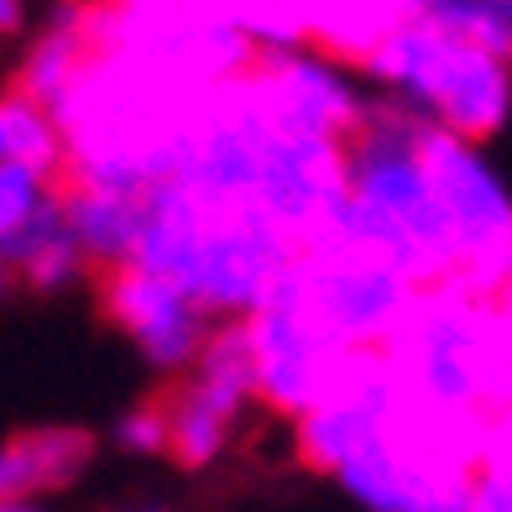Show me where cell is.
<instances>
[{"mask_svg": "<svg viewBox=\"0 0 512 512\" xmlns=\"http://www.w3.org/2000/svg\"><path fill=\"white\" fill-rule=\"evenodd\" d=\"M58 199H63V215L89 256V267L115 272V267L136 262L142 225H147V194L100 189V183H68V189H58Z\"/></svg>", "mask_w": 512, "mask_h": 512, "instance_id": "4fadbf2b", "label": "cell"}, {"mask_svg": "<svg viewBox=\"0 0 512 512\" xmlns=\"http://www.w3.org/2000/svg\"><path fill=\"white\" fill-rule=\"evenodd\" d=\"M0 512H48L42 502H0Z\"/></svg>", "mask_w": 512, "mask_h": 512, "instance_id": "44dd1931", "label": "cell"}, {"mask_svg": "<svg viewBox=\"0 0 512 512\" xmlns=\"http://www.w3.org/2000/svg\"><path fill=\"white\" fill-rule=\"evenodd\" d=\"M115 445L131 455H168V408L162 403H136L115 418Z\"/></svg>", "mask_w": 512, "mask_h": 512, "instance_id": "ac0fdd59", "label": "cell"}, {"mask_svg": "<svg viewBox=\"0 0 512 512\" xmlns=\"http://www.w3.org/2000/svg\"><path fill=\"white\" fill-rule=\"evenodd\" d=\"M298 256L304 246L262 209L204 204L183 183H157L131 267L178 283L209 319H251L288 283Z\"/></svg>", "mask_w": 512, "mask_h": 512, "instance_id": "7a4b0ae2", "label": "cell"}, {"mask_svg": "<svg viewBox=\"0 0 512 512\" xmlns=\"http://www.w3.org/2000/svg\"><path fill=\"white\" fill-rule=\"evenodd\" d=\"M100 58V11L79 6V0H63V6L48 16L42 37L27 48V63H21V95L63 110L68 95L84 84L89 63Z\"/></svg>", "mask_w": 512, "mask_h": 512, "instance_id": "8fae6325", "label": "cell"}, {"mask_svg": "<svg viewBox=\"0 0 512 512\" xmlns=\"http://www.w3.org/2000/svg\"><path fill=\"white\" fill-rule=\"evenodd\" d=\"M424 131L429 121L398 100H371L361 131L345 147V209L335 236L392 262L418 288H439L455 283V246L424 168Z\"/></svg>", "mask_w": 512, "mask_h": 512, "instance_id": "3957f363", "label": "cell"}, {"mask_svg": "<svg viewBox=\"0 0 512 512\" xmlns=\"http://www.w3.org/2000/svg\"><path fill=\"white\" fill-rule=\"evenodd\" d=\"M424 168L455 246V283L481 298L512 293V189L476 142L424 131Z\"/></svg>", "mask_w": 512, "mask_h": 512, "instance_id": "5b68a950", "label": "cell"}, {"mask_svg": "<svg viewBox=\"0 0 512 512\" xmlns=\"http://www.w3.org/2000/svg\"><path fill=\"white\" fill-rule=\"evenodd\" d=\"M89 460H95V439L84 429H27L0 445V502H42L48 492L74 486Z\"/></svg>", "mask_w": 512, "mask_h": 512, "instance_id": "7c38bea8", "label": "cell"}, {"mask_svg": "<svg viewBox=\"0 0 512 512\" xmlns=\"http://www.w3.org/2000/svg\"><path fill=\"white\" fill-rule=\"evenodd\" d=\"M288 288L324 324V335L340 340L351 356L387 351V340L403 330L408 309L424 293L392 262H382V256H371L340 236L319 241L298 256V267L288 272Z\"/></svg>", "mask_w": 512, "mask_h": 512, "instance_id": "8992f818", "label": "cell"}, {"mask_svg": "<svg viewBox=\"0 0 512 512\" xmlns=\"http://www.w3.org/2000/svg\"><path fill=\"white\" fill-rule=\"evenodd\" d=\"M429 16L460 37H471L476 48L497 53L502 63H512V0H439Z\"/></svg>", "mask_w": 512, "mask_h": 512, "instance_id": "2e32d148", "label": "cell"}, {"mask_svg": "<svg viewBox=\"0 0 512 512\" xmlns=\"http://www.w3.org/2000/svg\"><path fill=\"white\" fill-rule=\"evenodd\" d=\"M6 262L16 272V288H32V293H63L89 272V256L74 236V225H68L58 194L42 204V215L6 246Z\"/></svg>", "mask_w": 512, "mask_h": 512, "instance_id": "5bb4252c", "label": "cell"}, {"mask_svg": "<svg viewBox=\"0 0 512 512\" xmlns=\"http://www.w3.org/2000/svg\"><path fill=\"white\" fill-rule=\"evenodd\" d=\"M251 403H256V356L246 319H220L199 361L162 398V408H168V455L189 471L215 465L230 450Z\"/></svg>", "mask_w": 512, "mask_h": 512, "instance_id": "52a82bcc", "label": "cell"}, {"mask_svg": "<svg viewBox=\"0 0 512 512\" xmlns=\"http://www.w3.org/2000/svg\"><path fill=\"white\" fill-rule=\"evenodd\" d=\"M16 288V272H11V262H6V256H0V298H6Z\"/></svg>", "mask_w": 512, "mask_h": 512, "instance_id": "ffe728a7", "label": "cell"}, {"mask_svg": "<svg viewBox=\"0 0 512 512\" xmlns=\"http://www.w3.org/2000/svg\"><path fill=\"white\" fill-rule=\"evenodd\" d=\"M492 429L413 403L377 351L351 366L330 403L298 418V455L366 512H465Z\"/></svg>", "mask_w": 512, "mask_h": 512, "instance_id": "6da1fadb", "label": "cell"}, {"mask_svg": "<svg viewBox=\"0 0 512 512\" xmlns=\"http://www.w3.org/2000/svg\"><path fill=\"white\" fill-rule=\"evenodd\" d=\"M0 162H21V168H37V173H58L68 168V136L58 110L16 95L0 100Z\"/></svg>", "mask_w": 512, "mask_h": 512, "instance_id": "9a60e30c", "label": "cell"}, {"mask_svg": "<svg viewBox=\"0 0 512 512\" xmlns=\"http://www.w3.org/2000/svg\"><path fill=\"white\" fill-rule=\"evenodd\" d=\"M100 304L115 319V330L142 351L147 366L178 371V377L199 361V351L209 345V335H215V324H220L178 283H168V277H157V272H142V267L105 272Z\"/></svg>", "mask_w": 512, "mask_h": 512, "instance_id": "30bf717a", "label": "cell"}, {"mask_svg": "<svg viewBox=\"0 0 512 512\" xmlns=\"http://www.w3.org/2000/svg\"><path fill=\"white\" fill-rule=\"evenodd\" d=\"M53 194L58 189H53L48 173L21 168V162H0V256H6V246L42 215V204Z\"/></svg>", "mask_w": 512, "mask_h": 512, "instance_id": "e0dca14e", "label": "cell"}, {"mask_svg": "<svg viewBox=\"0 0 512 512\" xmlns=\"http://www.w3.org/2000/svg\"><path fill=\"white\" fill-rule=\"evenodd\" d=\"M361 74L418 121L476 147L497 136L512 115V63L476 48L471 37L450 32L434 16H413L408 27H398Z\"/></svg>", "mask_w": 512, "mask_h": 512, "instance_id": "277c9868", "label": "cell"}, {"mask_svg": "<svg viewBox=\"0 0 512 512\" xmlns=\"http://www.w3.org/2000/svg\"><path fill=\"white\" fill-rule=\"evenodd\" d=\"M110 6H131V0H110Z\"/></svg>", "mask_w": 512, "mask_h": 512, "instance_id": "7402d4cb", "label": "cell"}, {"mask_svg": "<svg viewBox=\"0 0 512 512\" xmlns=\"http://www.w3.org/2000/svg\"><path fill=\"white\" fill-rule=\"evenodd\" d=\"M142 512H162V507H142Z\"/></svg>", "mask_w": 512, "mask_h": 512, "instance_id": "603a6c76", "label": "cell"}, {"mask_svg": "<svg viewBox=\"0 0 512 512\" xmlns=\"http://www.w3.org/2000/svg\"><path fill=\"white\" fill-rule=\"evenodd\" d=\"M251 356H256V403H267L283 418H309L335 398V387L351 377V356L340 340L324 335V324L298 304V293L283 283L262 309L246 319Z\"/></svg>", "mask_w": 512, "mask_h": 512, "instance_id": "ba28073f", "label": "cell"}, {"mask_svg": "<svg viewBox=\"0 0 512 512\" xmlns=\"http://www.w3.org/2000/svg\"><path fill=\"white\" fill-rule=\"evenodd\" d=\"M27 27V0H0V42H11Z\"/></svg>", "mask_w": 512, "mask_h": 512, "instance_id": "d6986e66", "label": "cell"}, {"mask_svg": "<svg viewBox=\"0 0 512 512\" xmlns=\"http://www.w3.org/2000/svg\"><path fill=\"white\" fill-rule=\"evenodd\" d=\"M246 89L277 126L340 147H351V136L371 110V95L351 79V68L314 48L256 53V63L246 68Z\"/></svg>", "mask_w": 512, "mask_h": 512, "instance_id": "9c48e42d", "label": "cell"}]
</instances>
